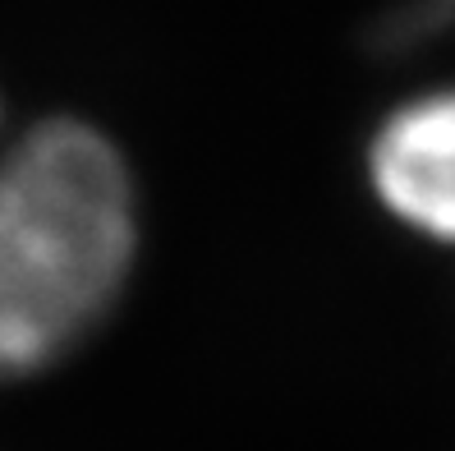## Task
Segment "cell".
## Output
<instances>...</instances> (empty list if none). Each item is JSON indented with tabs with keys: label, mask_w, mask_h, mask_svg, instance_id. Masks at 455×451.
Masks as SVG:
<instances>
[{
	"label": "cell",
	"mask_w": 455,
	"mask_h": 451,
	"mask_svg": "<svg viewBox=\"0 0 455 451\" xmlns=\"http://www.w3.org/2000/svg\"><path fill=\"white\" fill-rule=\"evenodd\" d=\"M0 143H5V106H0Z\"/></svg>",
	"instance_id": "3"
},
{
	"label": "cell",
	"mask_w": 455,
	"mask_h": 451,
	"mask_svg": "<svg viewBox=\"0 0 455 451\" xmlns=\"http://www.w3.org/2000/svg\"><path fill=\"white\" fill-rule=\"evenodd\" d=\"M363 180L395 226L455 249V84L395 101L372 125Z\"/></svg>",
	"instance_id": "2"
},
{
	"label": "cell",
	"mask_w": 455,
	"mask_h": 451,
	"mask_svg": "<svg viewBox=\"0 0 455 451\" xmlns=\"http://www.w3.org/2000/svg\"><path fill=\"white\" fill-rule=\"evenodd\" d=\"M143 203L101 125L46 116L0 143V383L56 368L116 313Z\"/></svg>",
	"instance_id": "1"
}]
</instances>
